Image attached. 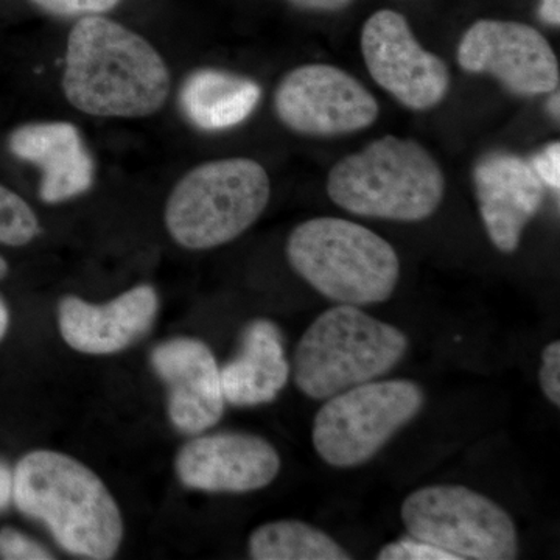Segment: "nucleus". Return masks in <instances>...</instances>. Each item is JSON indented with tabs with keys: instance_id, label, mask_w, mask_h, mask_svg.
I'll list each match as a JSON object with an SVG mask.
<instances>
[{
	"instance_id": "1",
	"label": "nucleus",
	"mask_w": 560,
	"mask_h": 560,
	"mask_svg": "<svg viewBox=\"0 0 560 560\" xmlns=\"http://www.w3.org/2000/svg\"><path fill=\"white\" fill-rule=\"evenodd\" d=\"M172 75L160 51L105 16L81 18L69 33L62 92L73 108L106 119H142L167 102Z\"/></svg>"
},
{
	"instance_id": "2",
	"label": "nucleus",
	"mask_w": 560,
	"mask_h": 560,
	"mask_svg": "<svg viewBox=\"0 0 560 560\" xmlns=\"http://www.w3.org/2000/svg\"><path fill=\"white\" fill-rule=\"evenodd\" d=\"M13 501L69 555L108 560L124 541L119 504L83 463L54 451L27 453L13 471Z\"/></svg>"
},
{
	"instance_id": "3",
	"label": "nucleus",
	"mask_w": 560,
	"mask_h": 560,
	"mask_svg": "<svg viewBox=\"0 0 560 560\" xmlns=\"http://www.w3.org/2000/svg\"><path fill=\"white\" fill-rule=\"evenodd\" d=\"M441 165L412 139L383 136L331 167L327 195L353 215L416 223L440 209Z\"/></svg>"
},
{
	"instance_id": "4",
	"label": "nucleus",
	"mask_w": 560,
	"mask_h": 560,
	"mask_svg": "<svg viewBox=\"0 0 560 560\" xmlns=\"http://www.w3.org/2000/svg\"><path fill=\"white\" fill-rule=\"evenodd\" d=\"M287 259L327 300L357 307L388 301L400 278L399 256L385 238L335 217L294 228Z\"/></svg>"
},
{
	"instance_id": "5",
	"label": "nucleus",
	"mask_w": 560,
	"mask_h": 560,
	"mask_svg": "<svg viewBox=\"0 0 560 560\" xmlns=\"http://www.w3.org/2000/svg\"><path fill=\"white\" fill-rule=\"evenodd\" d=\"M407 350L408 337L397 327L357 305H337L320 313L298 342L294 383L311 399L327 400L388 374Z\"/></svg>"
},
{
	"instance_id": "6",
	"label": "nucleus",
	"mask_w": 560,
	"mask_h": 560,
	"mask_svg": "<svg viewBox=\"0 0 560 560\" xmlns=\"http://www.w3.org/2000/svg\"><path fill=\"white\" fill-rule=\"evenodd\" d=\"M270 198V176L259 162L249 158L205 162L173 187L165 226L183 248H219L248 231Z\"/></svg>"
},
{
	"instance_id": "7",
	"label": "nucleus",
	"mask_w": 560,
	"mask_h": 560,
	"mask_svg": "<svg viewBox=\"0 0 560 560\" xmlns=\"http://www.w3.org/2000/svg\"><path fill=\"white\" fill-rule=\"evenodd\" d=\"M425 394L411 381L366 382L329 397L313 422V447L338 469L361 466L422 410Z\"/></svg>"
},
{
	"instance_id": "8",
	"label": "nucleus",
	"mask_w": 560,
	"mask_h": 560,
	"mask_svg": "<svg viewBox=\"0 0 560 560\" xmlns=\"http://www.w3.org/2000/svg\"><path fill=\"white\" fill-rule=\"evenodd\" d=\"M410 536L451 552L456 560H514L515 523L500 504L466 486L438 485L415 490L401 504Z\"/></svg>"
},
{
	"instance_id": "9",
	"label": "nucleus",
	"mask_w": 560,
	"mask_h": 560,
	"mask_svg": "<svg viewBox=\"0 0 560 560\" xmlns=\"http://www.w3.org/2000/svg\"><path fill=\"white\" fill-rule=\"evenodd\" d=\"M275 109L289 130L313 138H335L366 130L381 106L355 77L330 65L290 70L275 94Z\"/></svg>"
},
{
	"instance_id": "10",
	"label": "nucleus",
	"mask_w": 560,
	"mask_h": 560,
	"mask_svg": "<svg viewBox=\"0 0 560 560\" xmlns=\"http://www.w3.org/2000/svg\"><path fill=\"white\" fill-rule=\"evenodd\" d=\"M361 54L372 80L405 108H436L451 91L447 62L420 46L397 11L381 10L364 22Z\"/></svg>"
},
{
	"instance_id": "11",
	"label": "nucleus",
	"mask_w": 560,
	"mask_h": 560,
	"mask_svg": "<svg viewBox=\"0 0 560 560\" xmlns=\"http://www.w3.org/2000/svg\"><path fill=\"white\" fill-rule=\"evenodd\" d=\"M458 65L464 72L492 75L517 97L550 94L560 83L559 61L551 44L522 22H475L460 38Z\"/></svg>"
},
{
	"instance_id": "12",
	"label": "nucleus",
	"mask_w": 560,
	"mask_h": 560,
	"mask_svg": "<svg viewBox=\"0 0 560 560\" xmlns=\"http://www.w3.org/2000/svg\"><path fill=\"white\" fill-rule=\"evenodd\" d=\"M187 489L246 493L270 486L280 471L278 451L264 438L241 431L197 434L176 455Z\"/></svg>"
},
{
	"instance_id": "13",
	"label": "nucleus",
	"mask_w": 560,
	"mask_h": 560,
	"mask_svg": "<svg viewBox=\"0 0 560 560\" xmlns=\"http://www.w3.org/2000/svg\"><path fill=\"white\" fill-rule=\"evenodd\" d=\"M151 366L167 386V410L175 429L197 436L223 418L220 368L205 341L178 337L151 350Z\"/></svg>"
},
{
	"instance_id": "14",
	"label": "nucleus",
	"mask_w": 560,
	"mask_h": 560,
	"mask_svg": "<svg viewBox=\"0 0 560 560\" xmlns=\"http://www.w3.org/2000/svg\"><path fill=\"white\" fill-rule=\"evenodd\" d=\"M471 176L490 242L501 253H515L523 231L544 205L545 184L529 161L506 151L481 156Z\"/></svg>"
},
{
	"instance_id": "15",
	"label": "nucleus",
	"mask_w": 560,
	"mask_h": 560,
	"mask_svg": "<svg viewBox=\"0 0 560 560\" xmlns=\"http://www.w3.org/2000/svg\"><path fill=\"white\" fill-rule=\"evenodd\" d=\"M160 296L149 283L125 291L106 304L65 296L58 304V327L66 345L88 355H110L130 348L156 319Z\"/></svg>"
},
{
	"instance_id": "16",
	"label": "nucleus",
	"mask_w": 560,
	"mask_h": 560,
	"mask_svg": "<svg viewBox=\"0 0 560 560\" xmlns=\"http://www.w3.org/2000/svg\"><path fill=\"white\" fill-rule=\"evenodd\" d=\"M9 150L18 160L38 168L39 198L46 205L73 200L94 186V160L79 128L70 121L21 125L11 131Z\"/></svg>"
},
{
	"instance_id": "17",
	"label": "nucleus",
	"mask_w": 560,
	"mask_h": 560,
	"mask_svg": "<svg viewBox=\"0 0 560 560\" xmlns=\"http://www.w3.org/2000/svg\"><path fill=\"white\" fill-rule=\"evenodd\" d=\"M282 331L270 319H254L242 334L241 349L220 368L221 388L232 407H259L278 399L290 381Z\"/></svg>"
},
{
	"instance_id": "18",
	"label": "nucleus",
	"mask_w": 560,
	"mask_h": 560,
	"mask_svg": "<svg viewBox=\"0 0 560 560\" xmlns=\"http://www.w3.org/2000/svg\"><path fill=\"white\" fill-rule=\"evenodd\" d=\"M260 98L256 80L230 70L202 68L184 80L179 108L198 130L226 131L248 120Z\"/></svg>"
},
{
	"instance_id": "19",
	"label": "nucleus",
	"mask_w": 560,
	"mask_h": 560,
	"mask_svg": "<svg viewBox=\"0 0 560 560\" xmlns=\"http://www.w3.org/2000/svg\"><path fill=\"white\" fill-rule=\"evenodd\" d=\"M249 556L256 560H349L352 556L308 523L278 521L261 525L249 537Z\"/></svg>"
},
{
	"instance_id": "20",
	"label": "nucleus",
	"mask_w": 560,
	"mask_h": 560,
	"mask_svg": "<svg viewBox=\"0 0 560 560\" xmlns=\"http://www.w3.org/2000/svg\"><path fill=\"white\" fill-rule=\"evenodd\" d=\"M39 220L21 195L0 184V243L25 246L38 237Z\"/></svg>"
},
{
	"instance_id": "21",
	"label": "nucleus",
	"mask_w": 560,
	"mask_h": 560,
	"mask_svg": "<svg viewBox=\"0 0 560 560\" xmlns=\"http://www.w3.org/2000/svg\"><path fill=\"white\" fill-rule=\"evenodd\" d=\"M378 560H456L451 552L434 545L408 536L385 545L377 555Z\"/></svg>"
},
{
	"instance_id": "22",
	"label": "nucleus",
	"mask_w": 560,
	"mask_h": 560,
	"mask_svg": "<svg viewBox=\"0 0 560 560\" xmlns=\"http://www.w3.org/2000/svg\"><path fill=\"white\" fill-rule=\"evenodd\" d=\"M0 559L51 560L55 556L44 545L14 528L0 529Z\"/></svg>"
},
{
	"instance_id": "23",
	"label": "nucleus",
	"mask_w": 560,
	"mask_h": 560,
	"mask_svg": "<svg viewBox=\"0 0 560 560\" xmlns=\"http://www.w3.org/2000/svg\"><path fill=\"white\" fill-rule=\"evenodd\" d=\"M31 2L54 16L86 18L108 13L116 9L121 0H31Z\"/></svg>"
},
{
	"instance_id": "24",
	"label": "nucleus",
	"mask_w": 560,
	"mask_h": 560,
	"mask_svg": "<svg viewBox=\"0 0 560 560\" xmlns=\"http://www.w3.org/2000/svg\"><path fill=\"white\" fill-rule=\"evenodd\" d=\"M540 388L555 407H560V342L552 341L541 352Z\"/></svg>"
},
{
	"instance_id": "25",
	"label": "nucleus",
	"mask_w": 560,
	"mask_h": 560,
	"mask_svg": "<svg viewBox=\"0 0 560 560\" xmlns=\"http://www.w3.org/2000/svg\"><path fill=\"white\" fill-rule=\"evenodd\" d=\"M530 167L537 173L545 186L558 191L560 189V143L551 142L534 154L529 161Z\"/></svg>"
},
{
	"instance_id": "26",
	"label": "nucleus",
	"mask_w": 560,
	"mask_h": 560,
	"mask_svg": "<svg viewBox=\"0 0 560 560\" xmlns=\"http://www.w3.org/2000/svg\"><path fill=\"white\" fill-rule=\"evenodd\" d=\"M291 5L312 11H340L349 7L353 0H289Z\"/></svg>"
},
{
	"instance_id": "27",
	"label": "nucleus",
	"mask_w": 560,
	"mask_h": 560,
	"mask_svg": "<svg viewBox=\"0 0 560 560\" xmlns=\"http://www.w3.org/2000/svg\"><path fill=\"white\" fill-rule=\"evenodd\" d=\"M13 471L0 463V512L5 511L13 501Z\"/></svg>"
},
{
	"instance_id": "28",
	"label": "nucleus",
	"mask_w": 560,
	"mask_h": 560,
	"mask_svg": "<svg viewBox=\"0 0 560 560\" xmlns=\"http://www.w3.org/2000/svg\"><path fill=\"white\" fill-rule=\"evenodd\" d=\"M540 20L545 24L559 27L560 24V0H541L539 10Z\"/></svg>"
},
{
	"instance_id": "29",
	"label": "nucleus",
	"mask_w": 560,
	"mask_h": 560,
	"mask_svg": "<svg viewBox=\"0 0 560 560\" xmlns=\"http://www.w3.org/2000/svg\"><path fill=\"white\" fill-rule=\"evenodd\" d=\"M10 326V312L7 307L5 301L0 298V341L5 337L7 330Z\"/></svg>"
},
{
	"instance_id": "30",
	"label": "nucleus",
	"mask_w": 560,
	"mask_h": 560,
	"mask_svg": "<svg viewBox=\"0 0 560 560\" xmlns=\"http://www.w3.org/2000/svg\"><path fill=\"white\" fill-rule=\"evenodd\" d=\"M551 94L550 102H548V110H550L552 117L559 120V91H552Z\"/></svg>"
},
{
	"instance_id": "31",
	"label": "nucleus",
	"mask_w": 560,
	"mask_h": 560,
	"mask_svg": "<svg viewBox=\"0 0 560 560\" xmlns=\"http://www.w3.org/2000/svg\"><path fill=\"white\" fill-rule=\"evenodd\" d=\"M9 261L3 259L2 256H0V280L5 279L7 275H9Z\"/></svg>"
}]
</instances>
